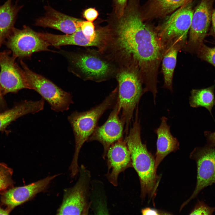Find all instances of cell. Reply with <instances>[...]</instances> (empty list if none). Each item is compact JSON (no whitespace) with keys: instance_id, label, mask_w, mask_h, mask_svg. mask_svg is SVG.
Wrapping results in <instances>:
<instances>
[{"instance_id":"1","label":"cell","mask_w":215,"mask_h":215,"mask_svg":"<svg viewBox=\"0 0 215 215\" xmlns=\"http://www.w3.org/2000/svg\"><path fill=\"white\" fill-rule=\"evenodd\" d=\"M163 46L154 28L134 7L119 19L105 51L119 67L135 70L142 80L156 77Z\"/></svg>"},{"instance_id":"2","label":"cell","mask_w":215,"mask_h":215,"mask_svg":"<svg viewBox=\"0 0 215 215\" xmlns=\"http://www.w3.org/2000/svg\"><path fill=\"white\" fill-rule=\"evenodd\" d=\"M136 112L133 126L125 140L130 152L133 167L139 179L140 197L143 200L148 197L149 201L153 202L161 177L157 174L155 158L142 141L138 112Z\"/></svg>"},{"instance_id":"3","label":"cell","mask_w":215,"mask_h":215,"mask_svg":"<svg viewBox=\"0 0 215 215\" xmlns=\"http://www.w3.org/2000/svg\"><path fill=\"white\" fill-rule=\"evenodd\" d=\"M59 53L66 60L68 71L84 80L96 82L115 78L119 69L117 64L98 49H87Z\"/></svg>"},{"instance_id":"4","label":"cell","mask_w":215,"mask_h":215,"mask_svg":"<svg viewBox=\"0 0 215 215\" xmlns=\"http://www.w3.org/2000/svg\"><path fill=\"white\" fill-rule=\"evenodd\" d=\"M117 94V87L99 105L86 111H74L68 116L75 142V152L69 168L72 177H74L79 172L78 159L81 148L94 132L102 116L116 102Z\"/></svg>"},{"instance_id":"5","label":"cell","mask_w":215,"mask_h":215,"mask_svg":"<svg viewBox=\"0 0 215 215\" xmlns=\"http://www.w3.org/2000/svg\"><path fill=\"white\" fill-rule=\"evenodd\" d=\"M115 78L118 82L117 102L122 111L121 119L128 134L133 111L143 93L142 80L136 71L123 67L119 68Z\"/></svg>"},{"instance_id":"6","label":"cell","mask_w":215,"mask_h":215,"mask_svg":"<svg viewBox=\"0 0 215 215\" xmlns=\"http://www.w3.org/2000/svg\"><path fill=\"white\" fill-rule=\"evenodd\" d=\"M192 3L185 4L163 18L153 27L163 45H181L187 40L194 12Z\"/></svg>"},{"instance_id":"7","label":"cell","mask_w":215,"mask_h":215,"mask_svg":"<svg viewBox=\"0 0 215 215\" xmlns=\"http://www.w3.org/2000/svg\"><path fill=\"white\" fill-rule=\"evenodd\" d=\"M24 76L29 89L38 92L56 112L69 109L73 102L71 94L44 76L31 70L21 59L20 62Z\"/></svg>"},{"instance_id":"8","label":"cell","mask_w":215,"mask_h":215,"mask_svg":"<svg viewBox=\"0 0 215 215\" xmlns=\"http://www.w3.org/2000/svg\"><path fill=\"white\" fill-rule=\"evenodd\" d=\"M79 176L75 185L65 190L58 215H87L90 208L91 175L83 165L79 168Z\"/></svg>"},{"instance_id":"9","label":"cell","mask_w":215,"mask_h":215,"mask_svg":"<svg viewBox=\"0 0 215 215\" xmlns=\"http://www.w3.org/2000/svg\"><path fill=\"white\" fill-rule=\"evenodd\" d=\"M16 59L30 58L32 54L42 51H52L50 44L28 26L22 29L14 28L4 43Z\"/></svg>"},{"instance_id":"10","label":"cell","mask_w":215,"mask_h":215,"mask_svg":"<svg viewBox=\"0 0 215 215\" xmlns=\"http://www.w3.org/2000/svg\"><path fill=\"white\" fill-rule=\"evenodd\" d=\"M190 157L196 163V183L193 192L182 205L180 211L202 190L215 183V147L207 144L203 147H196L191 153Z\"/></svg>"},{"instance_id":"11","label":"cell","mask_w":215,"mask_h":215,"mask_svg":"<svg viewBox=\"0 0 215 215\" xmlns=\"http://www.w3.org/2000/svg\"><path fill=\"white\" fill-rule=\"evenodd\" d=\"M214 1L202 0L194 10L188 42L191 51L197 53L208 35Z\"/></svg>"},{"instance_id":"12","label":"cell","mask_w":215,"mask_h":215,"mask_svg":"<svg viewBox=\"0 0 215 215\" xmlns=\"http://www.w3.org/2000/svg\"><path fill=\"white\" fill-rule=\"evenodd\" d=\"M10 50L0 52V87L3 94L28 89L23 70Z\"/></svg>"},{"instance_id":"13","label":"cell","mask_w":215,"mask_h":215,"mask_svg":"<svg viewBox=\"0 0 215 215\" xmlns=\"http://www.w3.org/2000/svg\"><path fill=\"white\" fill-rule=\"evenodd\" d=\"M120 111L116 101L107 120L102 125L96 127L87 140L98 141L102 145V157L104 159L110 147L122 139L124 124L119 116Z\"/></svg>"},{"instance_id":"14","label":"cell","mask_w":215,"mask_h":215,"mask_svg":"<svg viewBox=\"0 0 215 215\" xmlns=\"http://www.w3.org/2000/svg\"><path fill=\"white\" fill-rule=\"evenodd\" d=\"M107 171L105 176L114 187L118 185L119 174L133 167L130 154L125 140L122 139L112 145L107 153Z\"/></svg>"},{"instance_id":"15","label":"cell","mask_w":215,"mask_h":215,"mask_svg":"<svg viewBox=\"0 0 215 215\" xmlns=\"http://www.w3.org/2000/svg\"><path fill=\"white\" fill-rule=\"evenodd\" d=\"M58 175L48 176L30 184L13 187L1 194V204L13 210L44 191Z\"/></svg>"},{"instance_id":"16","label":"cell","mask_w":215,"mask_h":215,"mask_svg":"<svg viewBox=\"0 0 215 215\" xmlns=\"http://www.w3.org/2000/svg\"><path fill=\"white\" fill-rule=\"evenodd\" d=\"M44 8L45 14L36 19V26L54 29L67 34L74 33L80 29L82 20L63 13L49 5L45 6Z\"/></svg>"},{"instance_id":"17","label":"cell","mask_w":215,"mask_h":215,"mask_svg":"<svg viewBox=\"0 0 215 215\" xmlns=\"http://www.w3.org/2000/svg\"><path fill=\"white\" fill-rule=\"evenodd\" d=\"M193 0H147L140 7L142 20L148 22L162 18Z\"/></svg>"},{"instance_id":"18","label":"cell","mask_w":215,"mask_h":215,"mask_svg":"<svg viewBox=\"0 0 215 215\" xmlns=\"http://www.w3.org/2000/svg\"><path fill=\"white\" fill-rule=\"evenodd\" d=\"M160 125L155 130L157 135L156 151L155 154L156 167L159 164L168 154L179 149V143L177 139L171 134L170 126L168 125V118L162 116Z\"/></svg>"},{"instance_id":"19","label":"cell","mask_w":215,"mask_h":215,"mask_svg":"<svg viewBox=\"0 0 215 215\" xmlns=\"http://www.w3.org/2000/svg\"><path fill=\"white\" fill-rule=\"evenodd\" d=\"M44 101L24 100L17 103L10 108L0 112V131H5L7 127L19 118L28 114H34L42 110Z\"/></svg>"},{"instance_id":"20","label":"cell","mask_w":215,"mask_h":215,"mask_svg":"<svg viewBox=\"0 0 215 215\" xmlns=\"http://www.w3.org/2000/svg\"><path fill=\"white\" fill-rule=\"evenodd\" d=\"M12 0H7L0 5V40L4 43L15 28L17 16L22 6L13 4Z\"/></svg>"},{"instance_id":"21","label":"cell","mask_w":215,"mask_h":215,"mask_svg":"<svg viewBox=\"0 0 215 215\" xmlns=\"http://www.w3.org/2000/svg\"><path fill=\"white\" fill-rule=\"evenodd\" d=\"M215 87L214 85L206 88L193 89L189 99L191 107L194 108H205L212 115V109L215 106Z\"/></svg>"},{"instance_id":"22","label":"cell","mask_w":215,"mask_h":215,"mask_svg":"<svg viewBox=\"0 0 215 215\" xmlns=\"http://www.w3.org/2000/svg\"><path fill=\"white\" fill-rule=\"evenodd\" d=\"M178 44L171 45L165 53L162 61V70L165 86L170 90L172 89L173 73L176 62L179 50Z\"/></svg>"},{"instance_id":"23","label":"cell","mask_w":215,"mask_h":215,"mask_svg":"<svg viewBox=\"0 0 215 215\" xmlns=\"http://www.w3.org/2000/svg\"><path fill=\"white\" fill-rule=\"evenodd\" d=\"M90 208L96 213L108 212L106 199L102 183L98 180L91 181Z\"/></svg>"},{"instance_id":"24","label":"cell","mask_w":215,"mask_h":215,"mask_svg":"<svg viewBox=\"0 0 215 215\" xmlns=\"http://www.w3.org/2000/svg\"><path fill=\"white\" fill-rule=\"evenodd\" d=\"M13 170L5 163L0 162V194L14 187Z\"/></svg>"},{"instance_id":"25","label":"cell","mask_w":215,"mask_h":215,"mask_svg":"<svg viewBox=\"0 0 215 215\" xmlns=\"http://www.w3.org/2000/svg\"><path fill=\"white\" fill-rule=\"evenodd\" d=\"M197 53L202 60L215 67V47H210L203 44Z\"/></svg>"},{"instance_id":"26","label":"cell","mask_w":215,"mask_h":215,"mask_svg":"<svg viewBox=\"0 0 215 215\" xmlns=\"http://www.w3.org/2000/svg\"><path fill=\"white\" fill-rule=\"evenodd\" d=\"M215 211V207H210L203 202L199 201L189 214L210 215Z\"/></svg>"},{"instance_id":"27","label":"cell","mask_w":215,"mask_h":215,"mask_svg":"<svg viewBox=\"0 0 215 215\" xmlns=\"http://www.w3.org/2000/svg\"><path fill=\"white\" fill-rule=\"evenodd\" d=\"M80 28L83 33L86 36H90L94 35L96 31V29H95L93 23L88 21H82L81 23Z\"/></svg>"},{"instance_id":"28","label":"cell","mask_w":215,"mask_h":215,"mask_svg":"<svg viewBox=\"0 0 215 215\" xmlns=\"http://www.w3.org/2000/svg\"><path fill=\"white\" fill-rule=\"evenodd\" d=\"M115 4V11L118 18L123 14L126 8L127 0H114Z\"/></svg>"},{"instance_id":"29","label":"cell","mask_w":215,"mask_h":215,"mask_svg":"<svg viewBox=\"0 0 215 215\" xmlns=\"http://www.w3.org/2000/svg\"><path fill=\"white\" fill-rule=\"evenodd\" d=\"M98 11L94 8H90L85 10L83 13V17L87 21L92 22L98 17Z\"/></svg>"},{"instance_id":"30","label":"cell","mask_w":215,"mask_h":215,"mask_svg":"<svg viewBox=\"0 0 215 215\" xmlns=\"http://www.w3.org/2000/svg\"><path fill=\"white\" fill-rule=\"evenodd\" d=\"M141 212L144 215H169V212L149 207H146L141 210Z\"/></svg>"},{"instance_id":"31","label":"cell","mask_w":215,"mask_h":215,"mask_svg":"<svg viewBox=\"0 0 215 215\" xmlns=\"http://www.w3.org/2000/svg\"><path fill=\"white\" fill-rule=\"evenodd\" d=\"M204 135L206 139L207 145L215 147V131L213 132L209 131H205Z\"/></svg>"},{"instance_id":"32","label":"cell","mask_w":215,"mask_h":215,"mask_svg":"<svg viewBox=\"0 0 215 215\" xmlns=\"http://www.w3.org/2000/svg\"><path fill=\"white\" fill-rule=\"evenodd\" d=\"M211 22L212 26L208 35L212 36L215 39V8L212 12Z\"/></svg>"},{"instance_id":"33","label":"cell","mask_w":215,"mask_h":215,"mask_svg":"<svg viewBox=\"0 0 215 215\" xmlns=\"http://www.w3.org/2000/svg\"><path fill=\"white\" fill-rule=\"evenodd\" d=\"M4 96L0 87V112L8 108L7 103L4 98Z\"/></svg>"},{"instance_id":"34","label":"cell","mask_w":215,"mask_h":215,"mask_svg":"<svg viewBox=\"0 0 215 215\" xmlns=\"http://www.w3.org/2000/svg\"><path fill=\"white\" fill-rule=\"evenodd\" d=\"M1 204L0 205V215H8L13 210L7 207L3 208Z\"/></svg>"},{"instance_id":"35","label":"cell","mask_w":215,"mask_h":215,"mask_svg":"<svg viewBox=\"0 0 215 215\" xmlns=\"http://www.w3.org/2000/svg\"><path fill=\"white\" fill-rule=\"evenodd\" d=\"M2 44L0 40V48Z\"/></svg>"}]
</instances>
